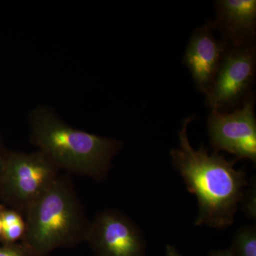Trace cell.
Segmentation results:
<instances>
[{
	"label": "cell",
	"mask_w": 256,
	"mask_h": 256,
	"mask_svg": "<svg viewBox=\"0 0 256 256\" xmlns=\"http://www.w3.org/2000/svg\"><path fill=\"white\" fill-rule=\"evenodd\" d=\"M193 116L184 120L178 132L180 146L170 151L173 166L178 170L188 192L196 196L198 214L195 225H206L217 229L232 226L234 216L248 185L246 174L234 168L230 162L214 151L208 153L204 146L192 148L188 127Z\"/></svg>",
	"instance_id": "1"
},
{
	"label": "cell",
	"mask_w": 256,
	"mask_h": 256,
	"mask_svg": "<svg viewBox=\"0 0 256 256\" xmlns=\"http://www.w3.org/2000/svg\"><path fill=\"white\" fill-rule=\"evenodd\" d=\"M30 139L60 170L97 181L108 175L122 142L69 126L58 114L40 106L28 117Z\"/></svg>",
	"instance_id": "2"
},
{
	"label": "cell",
	"mask_w": 256,
	"mask_h": 256,
	"mask_svg": "<svg viewBox=\"0 0 256 256\" xmlns=\"http://www.w3.org/2000/svg\"><path fill=\"white\" fill-rule=\"evenodd\" d=\"M24 218L25 234L21 242L38 256L86 242L90 226L73 184L62 175L28 208Z\"/></svg>",
	"instance_id": "3"
},
{
	"label": "cell",
	"mask_w": 256,
	"mask_h": 256,
	"mask_svg": "<svg viewBox=\"0 0 256 256\" xmlns=\"http://www.w3.org/2000/svg\"><path fill=\"white\" fill-rule=\"evenodd\" d=\"M60 175V170L40 151L6 152L0 170V195L24 216Z\"/></svg>",
	"instance_id": "4"
},
{
	"label": "cell",
	"mask_w": 256,
	"mask_h": 256,
	"mask_svg": "<svg viewBox=\"0 0 256 256\" xmlns=\"http://www.w3.org/2000/svg\"><path fill=\"white\" fill-rule=\"evenodd\" d=\"M256 70V44L228 47L206 94V106L220 112L238 108L252 95Z\"/></svg>",
	"instance_id": "5"
},
{
	"label": "cell",
	"mask_w": 256,
	"mask_h": 256,
	"mask_svg": "<svg viewBox=\"0 0 256 256\" xmlns=\"http://www.w3.org/2000/svg\"><path fill=\"white\" fill-rule=\"evenodd\" d=\"M255 98L249 97L232 112L212 110L207 120L210 144L216 152L232 153L237 159L256 162Z\"/></svg>",
	"instance_id": "6"
},
{
	"label": "cell",
	"mask_w": 256,
	"mask_h": 256,
	"mask_svg": "<svg viewBox=\"0 0 256 256\" xmlns=\"http://www.w3.org/2000/svg\"><path fill=\"white\" fill-rule=\"evenodd\" d=\"M86 242L95 256H144L146 242L140 228L117 210L99 212L90 222Z\"/></svg>",
	"instance_id": "7"
},
{
	"label": "cell",
	"mask_w": 256,
	"mask_h": 256,
	"mask_svg": "<svg viewBox=\"0 0 256 256\" xmlns=\"http://www.w3.org/2000/svg\"><path fill=\"white\" fill-rule=\"evenodd\" d=\"M228 46L214 34L212 22L207 21L192 34L183 62L191 72L198 92H208Z\"/></svg>",
	"instance_id": "8"
},
{
	"label": "cell",
	"mask_w": 256,
	"mask_h": 256,
	"mask_svg": "<svg viewBox=\"0 0 256 256\" xmlns=\"http://www.w3.org/2000/svg\"><path fill=\"white\" fill-rule=\"evenodd\" d=\"M214 8L216 18L212 26L227 46L255 44L256 0H218L214 2Z\"/></svg>",
	"instance_id": "9"
},
{
	"label": "cell",
	"mask_w": 256,
	"mask_h": 256,
	"mask_svg": "<svg viewBox=\"0 0 256 256\" xmlns=\"http://www.w3.org/2000/svg\"><path fill=\"white\" fill-rule=\"evenodd\" d=\"M228 250L232 256H256V226H246L238 230Z\"/></svg>",
	"instance_id": "10"
},
{
	"label": "cell",
	"mask_w": 256,
	"mask_h": 256,
	"mask_svg": "<svg viewBox=\"0 0 256 256\" xmlns=\"http://www.w3.org/2000/svg\"><path fill=\"white\" fill-rule=\"evenodd\" d=\"M242 210L249 218H256V184L252 185L248 190L244 192L242 202Z\"/></svg>",
	"instance_id": "11"
},
{
	"label": "cell",
	"mask_w": 256,
	"mask_h": 256,
	"mask_svg": "<svg viewBox=\"0 0 256 256\" xmlns=\"http://www.w3.org/2000/svg\"><path fill=\"white\" fill-rule=\"evenodd\" d=\"M0 256H38L22 242L4 244L0 247Z\"/></svg>",
	"instance_id": "12"
},
{
	"label": "cell",
	"mask_w": 256,
	"mask_h": 256,
	"mask_svg": "<svg viewBox=\"0 0 256 256\" xmlns=\"http://www.w3.org/2000/svg\"><path fill=\"white\" fill-rule=\"evenodd\" d=\"M207 256H232V255H230L228 249H226V250L220 249V250H212Z\"/></svg>",
	"instance_id": "13"
},
{
	"label": "cell",
	"mask_w": 256,
	"mask_h": 256,
	"mask_svg": "<svg viewBox=\"0 0 256 256\" xmlns=\"http://www.w3.org/2000/svg\"><path fill=\"white\" fill-rule=\"evenodd\" d=\"M165 256H183L176 250V248L171 245H168L166 247V255Z\"/></svg>",
	"instance_id": "14"
},
{
	"label": "cell",
	"mask_w": 256,
	"mask_h": 256,
	"mask_svg": "<svg viewBox=\"0 0 256 256\" xmlns=\"http://www.w3.org/2000/svg\"><path fill=\"white\" fill-rule=\"evenodd\" d=\"M6 153L2 149L1 146H0V170H1L3 160L4 159V156H6Z\"/></svg>",
	"instance_id": "15"
},
{
	"label": "cell",
	"mask_w": 256,
	"mask_h": 256,
	"mask_svg": "<svg viewBox=\"0 0 256 256\" xmlns=\"http://www.w3.org/2000/svg\"><path fill=\"white\" fill-rule=\"evenodd\" d=\"M2 220L1 206H0V240L2 242Z\"/></svg>",
	"instance_id": "16"
},
{
	"label": "cell",
	"mask_w": 256,
	"mask_h": 256,
	"mask_svg": "<svg viewBox=\"0 0 256 256\" xmlns=\"http://www.w3.org/2000/svg\"></svg>",
	"instance_id": "17"
}]
</instances>
